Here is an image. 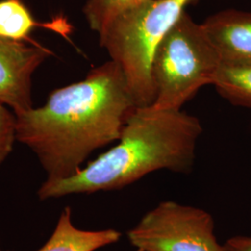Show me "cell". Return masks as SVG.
<instances>
[{
  "instance_id": "1",
  "label": "cell",
  "mask_w": 251,
  "mask_h": 251,
  "mask_svg": "<svg viewBox=\"0 0 251 251\" xmlns=\"http://www.w3.org/2000/svg\"><path fill=\"white\" fill-rule=\"evenodd\" d=\"M136 108L121 68L109 61L16 116L17 141L35 152L49 180L69 178L95 150L118 141Z\"/></svg>"
},
{
  "instance_id": "2",
  "label": "cell",
  "mask_w": 251,
  "mask_h": 251,
  "mask_svg": "<svg viewBox=\"0 0 251 251\" xmlns=\"http://www.w3.org/2000/svg\"><path fill=\"white\" fill-rule=\"evenodd\" d=\"M202 132L198 117L181 110L136 107L116 146L69 178L47 179L37 195L45 200L117 190L161 170L187 174L193 170Z\"/></svg>"
},
{
  "instance_id": "3",
  "label": "cell",
  "mask_w": 251,
  "mask_h": 251,
  "mask_svg": "<svg viewBox=\"0 0 251 251\" xmlns=\"http://www.w3.org/2000/svg\"><path fill=\"white\" fill-rule=\"evenodd\" d=\"M194 2L145 0L117 15L100 34V45L121 68L136 107L153 103L151 63L154 50Z\"/></svg>"
},
{
  "instance_id": "4",
  "label": "cell",
  "mask_w": 251,
  "mask_h": 251,
  "mask_svg": "<svg viewBox=\"0 0 251 251\" xmlns=\"http://www.w3.org/2000/svg\"><path fill=\"white\" fill-rule=\"evenodd\" d=\"M221 57L203 24L186 11L162 37L151 63L154 90L152 108L180 110L198 90L213 85Z\"/></svg>"
},
{
  "instance_id": "5",
  "label": "cell",
  "mask_w": 251,
  "mask_h": 251,
  "mask_svg": "<svg viewBox=\"0 0 251 251\" xmlns=\"http://www.w3.org/2000/svg\"><path fill=\"white\" fill-rule=\"evenodd\" d=\"M127 238L142 251H225L214 234L212 216L170 200L147 212Z\"/></svg>"
},
{
  "instance_id": "6",
  "label": "cell",
  "mask_w": 251,
  "mask_h": 251,
  "mask_svg": "<svg viewBox=\"0 0 251 251\" xmlns=\"http://www.w3.org/2000/svg\"><path fill=\"white\" fill-rule=\"evenodd\" d=\"M50 55V50L38 43L0 36V101L15 116L33 108L32 76Z\"/></svg>"
},
{
  "instance_id": "7",
  "label": "cell",
  "mask_w": 251,
  "mask_h": 251,
  "mask_svg": "<svg viewBox=\"0 0 251 251\" xmlns=\"http://www.w3.org/2000/svg\"><path fill=\"white\" fill-rule=\"evenodd\" d=\"M203 25L222 63L251 66V11L222 10Z\"/></svg>"
},
{
  "instance_id": "8",
  "label": "cell",
  "mask_w": 251,
  "mask_h": 251,
  "mask_svg": "<svg viewBox=\"0 0 251 251\" xmlns=\"http://www.w3.org/2000/svg\"><path fill=\"white\" fill-rule=\"evenodd\" d=\"M121 233L115 229L84 231L71 221V208L65 207L52 235L37 251H94L119 240Z\"/></svg>"
},
{
  "instance_id": "9",
  "label": "cell",
  "mask_w": 251,
  "mask_h": 251,
  "mask_svg": "<svg viewBox=\"0 0 251 251\" xmlns=\"http://www.w3.org/2000/svg\"><path fill=\"white\" fill-rule=\"evenodd\" d=\"M66 20L56 18L51 22L39 23L23 0H0V36L12 40L37 43L31 38L36 28H46L66 37Z\"/></svg>"
},
{
  "instance_id": "10",
  "label": "cell",
  "mask_w": 251,
  "mask_h": 251,
  "mask_svg": "<svg viewBox=\"0 0 251 251\" xmlns=\"http://www.w3.org/2000/svg\"><path fill=\"white\" fill-rule=\"evenodd\" d=\"M213 86L233 105L251 108V66L222 63Z\"/></svg>"
},
{
  "instance_id": "11",
  "label": "cell",
  "mask_w": 251,
  "mask_h": 251,
  "mask_svg": "<svg viewBox=\"0 0 251 251\" xmlns=\"http://www.w3.org/2000/svg\"><path fill=\"white\" fill-rule=\"evenodd\" d=\"M145 0H88L83 13L90 29L100 35L109 23L135 5Z\"/></svg>"
},
{
  "instance_id": "12",
  "label": "cell",
  "mask_w": 251,
  "mask_h": 251,
  "mask_svg": "<svg viewBox=\"0 0 251 251\" xmlns=\"http://www.w3.org/2000/svg\"><path fill=\"white\" fill-rule=\"evenodd\" d=\"M17 117L0 101V166L12 151L16 137Z\"/></svg>"
},
{
  "instance_id": "13",
  "label": "cell",
  "mask_w": 251,
  "mask_h": 251,
  "mask_svg": "<svg viewBox=\"0 0 251 251\" xmlns=\"http://www.w3.org/2000/svg\"><path fill=\"white\" fill-rule=\"evenodd\" d=\"M225 251H251V236L237 235L224 244Z\"/></svg>"
},
{
  "instance_id": "14",
  "label": "cell",
  "mask_w": 251,
  "mask_h": 251,
  "mask_svg": "<svg viewBox=\"0 0 251 251\" xmlns=\"http://www.w3.org/2000/svg\"><path fill=\"white\" fill-rule=\"evenodd\" d=\"M136 251H139V250H136Z\"/></svg>"
},
{
  "instance_id": "15",
  "label": "cell",
  "mask_w": 251,
  "mask_h": 251,
  "mask_svg": "<svg viewBox=\"0 0 251 251\" xmlns=\"http://www.w3.org/2000/svg\"><path fill=\"white\" fill-rule=\"evenodd\" d=\"M0 251H2V250H1V248H0Z\"/></svg>"
}]
</instances>
